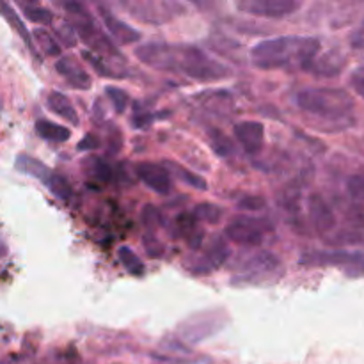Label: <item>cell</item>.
Masks as SVG:
<instances>
[{
	"mask_svg": "<svg viewBox=\"0 0 364 364\" xmlns=\"http://www.w3.org/2000/svg\"><path fill=\"white\" fill-rule=\"evenodd\" d=\"M105 95L109 96L110 105L114 107L116 114H124V110H127L128 107V100H130L128 92L124 91V89L116 87V85H107Z\"/></svg>",
	"mask_w": 364,
	"mask_h": 364,
	"instance_id": "34",
	"label": "cell"
},
{
	"mask_svg": "<svg viewBox=\"0 0 364 364\" xmlns=\"http://www.w3.org/2000/svg\"><path fill=\"white\" fill-rule=\"evenodd\" d=\"M208 141L210 148L213 149L217 156L220 159H230V156L235 155L237 148H235V142L228 137L224 132H220L219 128H208Z\"/></svg>",
	"mask_w": 364,
	"mask_h": 364,
	"instance_id": "26",
	"label": "cell"
},
{
	"mask_svg": "<svg viewBox=\"0 0 364 364\" xmlns=\"http://www.w3.org/2000/svg\"><path fill=\"white\" fill-rule=\"evenodd\" d=\"M82 57H84L85 63L91 64L92 68H95L96 71H98L100 77H105V78H124L121 77V75L116 73V70H114L112 66H109V64L103 60V57L96 55V53H92L91 50H82Z\"/></svg>",
	"mask_w": 364,
	"mask_h": 364,
	"instance_id": "32",
	"label": "cell"
},
{
	"mask_svg": "<svg viewBox=\"0 0 364 364\" xmlns=\"http://www.w3.org/2000/svg\"><path fill=\"white\" fill-rule=\"evenodd\" d=\"M233 134L247 155L255 156L265 148V127L258 121H240L235 124Z\"/></svg>",
	"mask_w": 364,
	"mask_h": 364,
	"instance_id": "15",
	"label": "cell"
},
{
	"mask_svg": "<svg viewBox=\"0 0 364 364\" xmlns=\"http://www.w3.org/2000/svg\"><path fill=\"white\" fill-rule=\"evenodd\" d=\"M36 134H38L41 139H45V141L57 142V144L70 141L71 137V132L68 130L66 127H60V124L53 123V121H48V119L36 121Z\"/></svg>",
	"mask_w": 364,
	"mask_h": 364,
	"instance_id": "25",
	"label": "cell"
},
{
	"mask_svg": "<svg viewBox=\"0 0 364 364\" xmlns=\"http://www.w3.org/2000/svg\"><path fill=\"white\" fill-rule=\"evenodd\" d=\"M135 174L139 180L159 196H169L173 192V180L162 164L139 162L135 166Z\"/></svg>",
	"mask_w": 364,
	"mask_h": 364,
	"instance_id": "14",
	"label": "cell"
},
{
	"mask_svg": "<svg viewBox=\"0 0 364 364\" xmlns=\"http://www.w3.org/2000/svg\"><path fill=\"white\" fill-rule=\"evenodd\" d=\"M176 73L185 75L191 80L203 82V84L219 82L231 77L230 68L210 57L199 46L188 45V43H180Z\"/></svg>",
	"mask_w": 364,
	"mask_h": 364,
	"instance_id": "3",
	"label": "cell"
},
{
	"mask_svg": "<svg viewBox=\"0 0 364 364\" xmlns=\"http://www.w3.org/2000/svg\"><path fill=\"white\" fill-rule=\"evenodd\" d=\"M350 85L359 96L364 98V66H359L358 70L352 71L350 75Z\"/></svg>",
	"mask_w": 364,
	"mask_h": 364,
	"instance_id": "40",
	"label": "cell"
},
{
	"mask_svg": "<svg viewBox=\"0 0 364 364\" xmlns=\"http://www.w3.org/2000/svg\"><path fill=\"white\" fill-rule=\"evenodd\" d=\"M55 71L71 85L73 89H89L92 84L91 75L85 71V68L78 63L77 57H59L55 63Z\"/></svg>",
	"mask_w": 364,
	"mask_h": 364,
	"instance_id": "17",
	"label": "cell"
},
{
	"mask_svg": "<svg viewBox=\"0 0 364 364\" xmlns=\"http://www.w3.org/2000/svg\"><path fill=\"white\" fill-rule=\"evenodd\" d=\"M192 215H194L196 220H201V223L219 224L224 217V210L215 203H199V205H196Z\"/></svg>",
	"mask_w": 364,
	"mask_h": 364,
	"instance_id": "29",
	"label": "cell"
},
{
	"mask_svg": "<svg viewBox=\"0 0 364 364\" xmlns=\"http://www.w3.org/2000/svg\"><path fill=\"white\" fill-rule=\"evenodd\" d=\"M308 212L316 233L322 235V237H329V235H333L334 231H336V215H334L333 208H331L329 203L323 199L322 194L313 192V194L309 196Z\"/></svg>",
	"mask_w": 364,
	"mask_h": 364,
	"instance_id": "13",
	"label": "cell"
},
{
	"mask_svg": "<svg viewBox=\"0 0 364 364\" xmlns=\"http://www.w3.org/2000/svg\"><path fill=\"white\" fill-rule=\"evenodd\" d=\"M230 316L224 309H206V311L192 313L178 323L176 334L188 345L203 343L208 338L215 336L226 329Z\"/></svg>",
	"mask_w": 364,
	"mask_h": 364,
	"instance_id": "4",
	"label": "cell"
},
{
	"mask_svg": "<svg viewBox=\"0 0 364 364\" xmlns=\"http://www.w3.org/2000/svg\"><path fill=\"white\" fill-rule=\"evenodd\" d=\"M345 66H347V57L338 50H329V52H323L322 55L318 53L308 71H311L316 77L333 78L338 77L345 70Z\"/></svg>",
	"mask_w": 364,
	"mask_h": 364,
	"instance_id": "18",
	"label": "cell"
},
{
	"mask_svg": "<svg viewBox=\"0 0 364 364\" xmlns=\"http://www.w3.org/2000/svg\"><path fill=\"white\" fill-rule=\"evenodd\" d=\"M117 258H119V262L123 263V267L132 276H142L144 274V263L128 245H121L117 249Z\"/></svg>",
	"mask_w": 364,
	"mask_h": 364,
	"instance_id": "30",
	"label": "cell"
},
{
	"mask_svg": "<svg viewBox=\"0 0 364 364\" xmlns=\"http://www.w3.org/2000/svg\"><path fill=\"white\" fill-rule=\"evenodd\" d=\"M46 107H48L50 112L57 114L60 119L70 123L71 127H78L80 124V117H78L77 109H75L71 100L64 92L50 91L48 96H46Z\"/></svg>",
	"mask_w": 364,
	"mask_h": 364,
	"instance_id": "19",
	"label": "cell"
},
{
	"mask_svg": "<svg viewBox=\"0 0 364 364\" xmlns=\"http://www.w3.org/2000/svg\"><path fill=\"white\" fill-rule=\"evenodd\" d=\"M14 167H16L20 173H23V174H27V176H32V178H36V180L43 181V183H45V187L48 185L50 178L53 176V173H55V171L50 169L46 164H43L41 160L34 159V156H31V155H18L16 162H14Z\"/></svg>",
	"mask_w": 364,
	"mask_h": 364,
	"instance_id": "21",
	"label": "cell"
},
{
	"mask_svg": "<svg viewBox=\"0 0 364 364\" xmlns=\"http://www.w3.org/2000/svg\"><path fill=\"white\" fill-rule=\"evenodd\" d=\"M178 231H180L181 237L187 240V245L192 249V251H198V249L203 247V238H205V231L199 226L198 220L194 219L192 213H180L176 220Z\"/></svg>",
	"mask_w": 364,
	"mask_h": 364,
	"instance_id": "20",
	"label": "cell"
},
{
	"mask_svg": "<svg viewBox=\"0 0 364 364\" xmlns=\"http://www.w3.org/2000/svg\"><path fill=\"white\" fill-rule=\"evenodd\" d=\"M60 7L70 14L71 18H84V16H91V13L87 11V7L80 2H60Z\"/></svg>",
	"mask_w": 364,
	"mask_h": 364,
	"instance_id": "39",
	"label": "cell"
},
{
	"mask_svg": "<svg viewBox=\"0 0 364 364\" xmlns=\"http://www.w3.org/2000/svg\"><path fill=\"white\" fill-rule=\"evenodd\" d=\"M82 167H84V173L98 183H109L112 178V167L102 156H87Z\"/></svg>",
	"mask_w": 364,
	"mask_h": 364,
	"instance_id": "24",
	"label": "cell"
},
{
	"mask_svg": "<svg viewBox=\"0 0 364 364\" xmlns=\"http://www.w3.org/2000/svg\"><path fill=\"white\" fill-rule=\"evenodd\" d=\"M121 7L134 20L144 25L169 23L185 13V7L181 4L169 2V0H134V2H123Z\"/></svg>",
	"mask_w": 364,
	"mask_h": 364,
	"instance_id": "6",
	"label": "cell"
},
{
	"mask_svg": "<svg viewBox=\"0 0 364 364\" xmlns=\"http://www.w3.org/2000/svg\"><path fill=\"white\" fill-rule=\"evenodd\" d=\"M121 146H123V137H121V132L116 127H112L109 134V153L110 155H117L121 151Z\"/></svg>",
	"mask_w": 364,
	"mask_h": 364,
	"instance_id": "41",
	"label": "cell"
},
{
	"mask_svg": "<svg viewBox=\"0 0 364 364\" xmlns=\"http://www.w3.org/2000/svg\"><path fill=\"white\" fill-rule=\"evenodd\" d=\"M281 267L279 258L269 251L251 252V255H242L240 259H237L233 270L238 274V281H258L262 277L270 276L277 272Z\"/></svg>",
	"mask_w": 364,
	"mask_h": 364,
	"instance_id": "8",
	"label": "cell"
},
{
	"mask_svg": "<svg viewBox=\"0 0 364 364\" xmlns=\"http://www.w3.org/2000/svg\"><path fill=\"white\" fill-rule=\"evenodd\" d=\"M141 220H142V226L148 230V235H155L164 224L162 213H160V210L153 205H146L144 208H142Z\"/></svg>",
	"mask_w": 364,
	"mask_h": 364,
	"instance_id": "33",
	"label": "cell"
},
{
	"mask_svg": "<svg viewBox=\"0 0 364 364\" xmlns=\"http://www.w3.org/2000/svg\"><path fill=\"white\" fill-rule=\"evenodd\" d=\"M46 188H48V191L52 192L57 199H60V201H64V203L70 201L71 194H73L70 181H68L60 173H53V176L50 178Z\"/></svg>",
	"mask_w": 364,
	"mask_h": 364,
	"instance_id": "31",
	"label": "cell"
},
{
	"mask_svg": "<svg viewBox=\"0 0 364 364\" xmlns=\"http://www.w3.org/2000/svg\"><path fill=\"white\" fill-rule=\"evenodd\" d=\"M32 41L38 43V46L41 48V52L45 53V55L60 57L63 48H60L57 38H53V34L48 31V28H43V27L34 28V32H32Z\"/></svg>",
	"mask_w": 364,
	"mask_h": 364,
	"instance_id": "27",
	"label": "cell"
},
{
	"mask_svg": "<svg viewBox=\"0 0 364 364\" xmlns=\"http://www.w3.org/2000/svg\"><path fill=\"white\" fill-rule=\"evenodd\" d=\"M299 109L315 119V127L326 132L347 130L354 124L352 112L355 102L348 91L341 87H308L295 96Z\"/></svg>",
	"mask_w": 364,
	"mask_h": 364,
	"instance_id": "2",
	"label": "cell"
},
{
	"mask_svg": "<svg viewBox=\"0 0 364 364\" xmlns=\"http://www.w3.org/2000/svg\"><path fill=\"white\" fill-rule=\"evenodd\" d=\"M265 230H270L269 224L262 219H252V217L240 215L235 217L228 228L224 230V235L231 242L244 247H259L265 238Z\"/></svg>",
	"mask_w": 364,
	"mask_h": 364,
	"instance_id": "9",
	"label": "cell"
},
{
	"mask_svg": "<svg viewBox=\"0 0 364 364\" xmlns=\"http://www.w3.org/2000/svg\"><path fill=\"white\" fill-rule=\"evenodd\" d=\"M302 7L301 0H238L237 9L240 13L256 18L281 20L297 13Z\"/></svg>",
	"mask_w": 364,
	"mask_h": 364,
	"instance_id": "11",
	"label": "cell"
},
{
	"mask_svg": "<svg viewBox=\"0 0 364 364\" xmlns=\"http://www.w3.org/2000/svg\"><path fill=\"white\" fill-rule=\"evenodd\" d=\"M237 208L249 213L262 212V210L267 208V199H263L262 196H244L237 201Z\"/></svg>",
	"mask_w": 364,
	"mask_h": 364,
	"instance_id": "36",
	"label": "cell"
},
{
	"mask_svg": "<svg viewBox=\"0 0 364 364\" xmlns=\"http://www.w3.org/2000/svg\"><path fill=\"white\" fill-rule=\"evenodd\" d=\"M162 166L166 167L167 173L174 174L178 180H181L185 185H188V187L196 188V191H201V192L208 191V183H206L205 178L199 176V174H196L194 171L185 169V167H181L180 164L173 162V160H167V162H164Z\"/></svg>",
	"mask_w": 364,
	"mask_h": 364,
	"instance_id": "22",
	"label": "cell"
},
{
	"mask_svg": "<svg viewBox=\"0 0 364 364\" xmlns=\"http://www.w3.org/2000/svg\"><path fill=\"white\" fill-rule=\"evenodd\" d=\"M350 46L354 50H364V20L350 34Z\"/></svg>",
	"mask_w": 364,
	"mask_h": 364,
	"instance_id": "42",
	"label": "cell"
},
{
	"mask_svg": "<svg viewBox=\"0 0 364 364\" xmlns=\"http://www.w3.org/2000/svg\"><path fill=\"white\" fill-rule=\"evenodd\" d=\"M0 13H2V16L6 18L7 23H9L11 27L14 28V32H16V34L20 36L21 39H23V43H25V45H27V48L31 50V52L34 53V55H38V52H36L34 41H32V34L27 31V27H25L23 21H21V18L16 14V11H14L13 7L9 6V4L0 2Z\"/></svg>",
	"mask_w": 364,
	"mask_h": 364,
	"instance_id": "23",
	"label": "cell"
},
{
	"mask_svg": "<svg viewBox=\"0 0 364 364\" xmlns=\"http://www.w3.org/2000/svg\"><path fill=\"white\" fill-rule=\"evenodd\" d=\"M18 6L23 11L25 18L32 23H38L39 27H45V25L53 23V13L46 7H41L36 2H18Z\"/></svg>",
	"mask_w": 364,
	"mask_h": 364,
	"instance_id": "28",
	"label": "cell"
},
{
	"mask_svg": "<svg viewBox=\"0 0 364 364\" xmlns=\"http://www.w3.org/2000/svg\"><path fill=\"white\" fill-rule=\"evenodd\" d=\"M142 247L148 252L149 258H162L164 252H166V247L155 235H144L142 237Z\"/></svg>",
	"mask_w": 364,
	"mask_h": 364,
	"instance_id": "37",
	"label": "cell"
},
{
	"mask_svg": "<svg viewBox=\"0 0 364 364\" xmlns=\"http://www.w3.org/2000/svg\"><path fill=\"white\" fill-rule=\"evenodd\" d=\"M322 50L318 38L311 36H279L263 39L251 50V63L258 70L308 71Z\"/></svg>",
	"mask_w": 364,
	"mask_h": 364,
	"instance_id": "1",
	"label": "cell"
},
{
	"mask_svg": "<svg viewBox=\"0 0 364 364\" xmlns=\"http://www.w3.org/2000/svg\"><path fill=\"white\" fill-rule=\"evenodd\" d=\"M347 192L352 201L364 205V173L352 174L347 180Z\"/></svg>",
	"mask_w": 364,
	"mask_h": 364,
	"instance_id": "35",
	"label": "cell"
},
{
	"mask_svg": "<svg viewBox=\"0 0 364 364\" xmlns=\"http://www.w3.org/2000/svg\"><path fill=\"white\" fill-rule=\"evenodd\" d=\"M98 13H100V18H102L103 25H105L107 32L112 36V39L117 43V45H134V43L141 41L142 38L141 32L135 31V28L130 27L128 23H124L123 20H119V18H117L109 7L100 4Z\"/></svg>",
	"mask_w": 364,
	"mask_h": 364,
	"instance_id": "16",
	"label": "cell"
},
{
	"mask_svg": "<svg viewBox=\"0 0 364 364\" xmlns=\"http://www.w3.org/2000/svg\"><path fill=\"white\" fill-rule=\"evenodd\" d=\"M231 255L230 244L226 242V238L215 235V237L210 240L208 247L205 249V255L203 258H196L192 265H188V269L196 274H208L213 272L215 269L223 267L228 262Z\"/></svg>",
	"mask_w": 364,
	"mask_h": 364,
	"instance_id": "12",
	"label": "cell"
},
{
	"mask_svg": "<svg viewBox=\"0 0 364 364\" xmlns=\"http://www.w3.org/2000/svg\"><path fill=\"white\" fill-rule=\"evenodd\" d=\"M0 110H2V100H0Z\"/></svg>",
	"mask_w": 364,
	"mask_h": 364,
	"instance_id": "44",
	"label": "cell"
},
{
	"mask_svg": "<svg viewBox=\"0 0 364 364\" xmlns=\"http://www.w3.org/2000/svg\"><path fill=\"white\" fill-rule=\"evenodd\" d=\"M95 148H98V139L91 134L85 135V137L80 141V144H78V149H80V151H89V149H95Z\"/></svg>",
	"mask_w": 364,
	"mask_h": 364,
	"instance_id": "43",
	"label": "cell"
},
{
	"mask_svg": "<svg viewBox=\"0 0 364 364\" xmlns=\"http://www.w3.org/2000/svg\"><path fill=\"white\" fill-rule=\"evenodd\" d=\"M135 57L144 66L159 71H171L176 73L178 55H180V43L149 41L142 43L135 48Z\"/></svg>",
	"mask_w": 364,
	"mask_h": 364,
	"instance_id": "7",
	"label": "cell"
},
{
	"mask_svg": "<svg viewBox=\"0 0 364 364\" xmlns=\"http://www.w3.org/2000/svg\"><path fill=\"white\" fill-rule=\"evenodd\" d=\"M71 27L75 28L77 36H80L82 41L92 50V53L96 55H114L116 59H121L119 50L114 46V43L110 41L109 36L102 31V28L96 25L95 18L92 16H84V18H73V23Z\"/></svg>",
	"mask_w": 364,
	"mask_h": 364,
	"instance_id": "10",
	"label": "cell"
},
{
	"mask_svg": "<svg viewBox=\"0 0 364 364\" xmlns=\"http://www.w3.org/2000/svg\"><path fill=\"white\" fill-rule=\"evenodd\" d=\"M299 263L304 267H338L347 276H364V252L361 251H306Z\"/></svg>",
	"mask_w": 364,
	"mask_h": 364,
	"instance_id": "5",
	"label": "cell"
},
{
	"mask_svg": "<svg viewBox=\"0 0 364 364\" xmlns=\"http://www.w3.org/2000/svg\"><path fill=\"white\" fill-rule=\"evenodd\" d=\"M55 34L59 38V41L63 43L68 48H73L77 45V32L71 27V23H59L55 27Z\"/></svg>",
	"mask_w": 364,
	"mask_h": 364,
	"instance_id": "38",
	"label": "cell"
}]
</instances>
